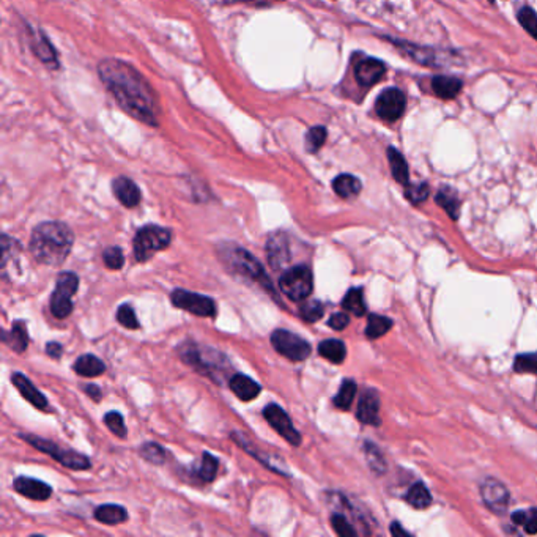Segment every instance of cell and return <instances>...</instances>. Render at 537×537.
<instances>
[{
  "mask_svg": "<svg viewBox=\"0 0 537 537\" xmlns=\"http://www.w3.org/2000/svg\"><path fill=\"white\" fill-rule=\"evenodd\" d=\"M98 73L104 85L117 99V103L128 114L147 125H156V98L153 88L147 84L142 74L135 72L131 65L115 60V58H108L99 63Z\"/></svg>",
  "mask_w": 537,
  "mask_h": 537,
  "instance_id": "1",
  "label": "cell"
},
{
  "mask_svg": "<svg viewBox=\"0 0 537 537\" xmlns=\"http://www.w3.org/2000/svg\"><path fill=\"white\" fill-rule=\"evenodd\" d=\"M73 243L74 235L67 224L57 221L41 222L32 232L31 252L37 262L58 267L67 261Z\"/></svg>",
  "mask_w": 537,
  "mask_h": 537,
  "instance_id": "2",
  "label": "cell"
},
{
  "mask_svg": "<svg viewBox=\"0 0 537 537\" xmlns=\"http://www.w3.org/2000/svg\"><path fill=\"white\" fill-rule=\"evenodd\" d=\"M226 256H224V261H226L227 267L243 277H247L254 282H258L262 284V287H267L268 290H271V282L268 279V276L265 274V270L261 265V262L257 261L252 254L247 252L243 247L235 246L232 249H224Z\"/></svg>",
  "mask_w": 537,
  "mask_h": 537,
  "instance_id": "3",
  "label": "cell"
},
{
  "mask_svg": "<svg viewBox=\"0 0 537 537\" xmlns=\"http://www.w3.org/2000/svg\"><path fill=\"white\" fill-rule=\"evenodd\" d=\"M172 241L167 229L159 226H145L134 237V256L138 262H147L156 252L166 249Z\"/></svg>",
  "mask_w": 537,
  "mask_h": 537,
  "instance_id": "4",
  "label": "cell"
},
{
  "mask_svg": "<svg viewBox=\"0 0 537 537\" xmlns=\"http://www.w3.org/2000/svg\"><path fill=\"white\" fill-rule=\"evenodd\" d=\"M22 440L27 441L28 445H32L33 447H37L40 452H44L51 456L54 460H57L58 463H62L63 466H67L69 470H88L92 466L90 458L85 457L84 454L65 449V447L57 446L56 443H52L49 440L40 438V436L35 435H21Z\"/></svg>",
  "mask_w": 537,
  "mask_h": 537,
  "instance_id": "5",
  "label": "cell"
},
{
  "mask_svg": "<svg viewBox=\"0 0 537 537\" xmlns=\"http://www.w3.org/2000/svg\"><path fill=\"white\" fill-rule=\"evenodd\" d=\"M281 292L293 301H304L309 298L314 288V277L312 271L306 265H298L282 273L279 279Z\"/></svg>",
  "mask_w": 537,
  "mask_h": 537,
  "instance_id": "6",
  "label": "cell"
},
{
  "mask_svg": "<svg viewBox=\"0 0 537 537\" xmlns=\"http://www.w3.org/2000/svg\"><path fill=\"white\" fill-rule=\"evenodd\" d=\"M79 288V277L72 271L62 273L57 279L54 293L51 295V312L56 318H65L72 314L73 301L72 297Z\"/></svg>",
  "mask_w": 537,
  "mask_h": 537,
  "instance_id": "7",
  "label": "cell"
},
{
  "mask_svg": "<svg viewBox=\"0 0 537 537\" xmlns=\"http://www.w3.org/2000/svg\"><path fill=\"white\" fill-rule=\"evenodd\" d=\"M271 345H273V348L279 355L290 359L293 363L304 361V359L311 356L312 352L308 340L287 331V329H276V331L271 334Z\"/></svg>",
  "mask_w": 537,
  "mask_h": 537,
  "instance_id": "8",
  "label": "cell"
},
{
  "mask_svg": "<svg viewBox=\"0 0 537 537\" xmlns=\"http://www.w3.org/2000/svg\"><path fill=\"white\" fill-rule=\"evenodd\" d=\"M181 358L186 364L192 365L194 369H197L199 372H202L204 375H211L215 380V372H220L224 365H226V359H216V356H220V353L216 350H204V347H197L194 344H188L186 347H183L181 350Z\"/></svg>",
  "mask_w": 537,
  "mask_h": 537,
  "instance_id": "9",
  "label": "cell"
},
{
  "mask_svg": "<svg viewBox=\"0 0 537 537\" xmlns=\"http://www.w3.org/2000/svg\"><path fill=\"white\" fill-rule=\"evenodd\" d=\"M170 299H172V304L175 308L191 312L194 315L215 317L216 314L215 301L208 297H205V295H199V293H192L186 290H174Z\"/></svg>",
  "mask_w": 537,
  "mask_h": 537,
  "instance_id": "10",
  "label": "cell"
},
{
  "mask_svg": "<svg viewBox=\"0 0 537 537\" xmlns=\"http://www.w3.org/2000/svg\"><path fill=\"white\" fill-rule=\"evenodd\" d=\"M263 416L268 421L270 426L273 427L276 432L279 433L287 443H290L292 446H299L301 445V435H299V432L293 427L292 419L288 418L287 413L282 410L279 405L270 404V405L265 406Z\"/></svg>",
  "mask_w": 537,
  "mask_h": 537,
  "instance_id": "11",
  "label": "cell"
},
{
  "mask_svg": "<svg viewBox=\"0 0 537 537\" xmlns=\"http://www.w3.org/2000/svg\"><path fill=\"white\" fill-rule=\"evenodd\" d=\"M406 106V97L399 88H388L377 99L375 110L383 120L394 122L404 114Z\"/></svg>",
  "mask_w": 537,
  "mask_h": 537,
  "instance_id": "12",
  "label": "cell"
},
{
  "mask_svg": "<svg viewBox=\"0 0 537 537\" xmlns=\"http://www.w3.org/2000/svg\"><path fill=\"white\" fill-rule=\"evenodd\" d=\"M481 495L486 506L495 513H503L509 507V492L497 479H486L481 486Z\"/></svg>",
  "mask_w": 537,
  "mask_h": 537,
  "instance_id": "13",
  "label": "cell"
},
{
  "mask_svg": "<svg viewBox=\"0 0 537 537\" xmlns=\"http://www.w3.org/2000/svg\"><path fill=\"white\" fill-rule=\"evenodd\" d=\"M267 254L268 262L273 270H282L290 262L292 254L290 247H288V240L286 233L277 232L271 235L267 241Z\"/></svg>",
  "mask_w": 537,
  "mask_h": 537,
  "instance_id": "14",
  "label": "cell"
},
{
  "mask_svg": "<svg viewBox=\"0 0 537 537\" xmlns=\"http://www.w3.org/2000/svg\"><path fill=\"white\" fill-rule=\"evenodd\" d=\"M385 73H386L385 63L372 57L363 58V60L355 67V78L358 81V84L363 87L375 85L377 82H380L383 79Z\"/></svg>",
  "mask_w": 537,
  "mask_h": 537,
  "instance_id": "15",
  "label": "cell"
},
{
  "mask_svg": "<svg viewBox=\"0 0 537 537\" xmlns=\"http://www.w3.org/2000/svg\"><path fill=\"white\" fill-rule=\"evenodd\" d=\"M11 381L16 386L19 394L24 397L28 404H32L35 408L43 410V411H49V404L48 399L41 394L37 388L32 385V381L24 377L22 374H13L11 375Z\"/></svg>",
  "mask_w": 537,
  "mask_h": 537,
  "instance_id": "16",
  "label": "cell"
},
{
  "mask_svg": "<svg viewBox=\"0 0 537 537\" xmlns=\"http://www.w3.org/2000/svg\"><path fill=\"white\" fill-rule=\"evenodd\" d=\"M13 487L22 497L33 501H46L49 499L52 495V488L48 484L32 479V477H17Z\"/></svg>",
  "mask_w": 537,
  "mask_h": 537,
  "instance_id": "17",
  "label": "cell"
},
{
  "mask_svg": "<svg viewBox=\"0 0 537 537\" xmlns=\"http://www.w3.org/2000/svg\"><path fill=\"white\" fill-rule=\"evenodd\" d=\"M356 416L363 424L379 426L380 424V400L374 391H365L358 404Z\"/></svg>",
  "mask_w": 537,
  "mask_h": 537,
  "instance_id": "18",
  "label": "cell"
},
{
  "mask_svg": "<svg viewBox=\"0 0 537 537\" xmlns=\"http://www.w3.org/2000/svg\"><path fill=\"white\" fill-rule=\"evenodd\" d=\"M112 191L119 199V202L125 205L126 208H134L140 202V191L138 185L126 176H119V179L112 181Z\"/></svg>",
  "mask_w": 537,
  "mask_h": 537,
  "instance_id": "19",
  "label": "cell"
},
{
  "mask_svg": "<svg viewBox=\"0 0 537 537\" xmlns=\"http://www.w3.org/2000/svg\"><path fill=\"white\" fill-rule=\"evenodd\" d=\"M229 386L232 389V393L237 395L240 400H243V402L254 400L262 391V388L257 381H254L249 377L243 374H235L232 379H230Z\"/></svg>",
  "mask_w": 537,
  "mask_h": 537,
  "instance_id": "20",
  "label": "cell"
},
{
  "mask_svg": "<svg viewBox=\"0 0 537 537\" xmlns=\"http://www.w3.org/2000/svg\"><path fill=\"white\" fill-rule=\"evenodd\" d=\"M462 81L457 78H451V76H436L432 81V88L436 97L443 99H452L456 98L460 90H462Z\"/></svg>",
  "mask_w": 537,
  "mask_h": 537,
  "instance_id": "21",
  "label": "cell"
},
{
  "mask_svg": "<svg viewBox=\"0 0 537 537\" xmlns=\"http://www.w3.org/2000/svg\"><path fill=\"white\" fill-rule=\"evenodd\" d=\"M2 339H3L5 344L11 348V350H15L17 353L24 352L28 345L26 322H21V320L15 322V324L10 329V333H3Z\"/></svg>",
  "mask_w": 537,
  "mask_h": 537,
  "instance_id": "22",
  "label": "cell"
},
{
  "mask_svg": "<svg viewBox=\"0 0 537 537\" xmlns=\"http://www.w3.org/2000/svg\"><path fill=\"white\" fill-rule=\"evenodd\" d=\"M73 369L81 377H98L104 374L106 365L95 355H82L76 359Z\"/></svg>",
  "mask_w": 537,
  "mask_h": 537,
  "instance_id": "23",
  "label": "cell"
},
{
  "mask_svg": "<svg viewBox=\"0 0 537 537\" xmlns=\"http://www.w3.org/2000/svg\"><path fill=\"white\" fill-rule=\"evenodd\" d=\"M333 190L342 199H352L361 192V181L353 175L342 174L334 179Z\"/></svg>",
  "mask_w": 537,
  "mask_h": 537,
  "instance_id": "24",
  "label": "cell"
},
{
  "mask_svg": "<svg viewBox=\"0 0 537 537\" xmlns=\"http://www.w3.org/2000/svg\"><path fill=\"white\" fill-rule=\"evenodd\" d=\"M95 518L104 524H119L128 520V512L119 504H104L97 507Z\"/></svg>",
  "mask_w": 537,
  "mask_h": 537,
  "instance_id": "25",
  "label": "cell"
},
{
  "mask_svg": "<svg viewBox=\"0 0 537 537\" xmlns=\"http://www.w3.org/2000/svg\"><path fill=\"white\" fill-rule=\"evenodd\" d=\"M388 159H389V166H391V172L395 181L402 183V185H408V164H406L405 158L402 156V153L395 149H389L388 150Z\"/></svg>",
  "mask_w": 537,
  "mask_h": 537,
  "instance_id": "26",
  "label": "cell"
},
{
  "mask_svg": "<svg viewBox=\"0 0 537 537\" xmlns=\"http://www.w3.org/2000/svg\"><path fill=\"white\" fill-rule=\"evenodd\" d=\"M318 353H320V356H323L324 359H328V361L340 364L347 356V348L344 342L338 339H328L323 340L322 344L318 345Z\"/></svg>",
  "mask_w": 537,
  "mask_h": 537,
  "instance_id": "27",
  "label": "cell"
},
{
  "mask_svg": "<svg viewBox=\"0 0 537 537\" xmlns=\"http://www.w3.org/2000/svg\"><path fill=\"white\" fill-rule=\"evenodd\" d=\"M217 473V458L211 456L210 452H204L202 460L197 465V468L194 470V474H196L202 482H211L215 481Z\"/></svg>",
  "mask_w": 537,
  "mask_h": 537,
  "instance_id": "28",
  "label": "cell"
},
{
  "mask_svg": "<svg viewBox=\"0 0 537 537\" xmlns=\"http://www.w3.org/2000/svg\"><path fill=\"white\" fill-rule=\"evenodd\" d=\"M406 501L413 507H416V509H426V507L432 504V495H430L424 484H415L410 488V492L406 493Z\"/></svg>",
  "mask_w": 537,
  "mask_h": 537,
  "instance_id": "29",
  "label": "cell"
},
{
  "mask_svg": "<svg viewBox=\"0 0 537 537\" xmlns=\"http://www.w3.org/2000/svg\"><path fill=\"white\" fill-rule=\"evenodd\" d=\"M342 306H344L345 311L352 312L353 315H356V317L364 315L365 314V303H364L361 288H352V290L345 295L344 301H342Z\"/></svg>",
  "mask_w": 537,
  "mask_h": 537,
  "instance_id": "30",
  "label": "cell"
},
{
  "mask_svg": "<svg viewBox=\"0 0 537 537\" xmlns=\"http://www.w3.org/2000/svg\"><path fill=\"white\" fill-rule=\"evenodd\" d=\"M393 327V322L389 318L383 315H370L367 322V328H365V336L369 339H379L381 336H385Z\"/></svg>",
  "mask_w": 537,
  "mask_h": 537,
  "instance_id": "31",
  "label": "cell"
},
{
  "mask_svg": "<svg viewBox=\"0 0 537 537\" xmlns=\"http://www.w3.org/2000/svg\"><path fill=\"white\" fill-rule=\"evenodd\" d=\"M356 395V383L352 380H345L342 383L339 393L334 397V405L340 410H348L353 404V399Z\"/></svg>",
  "mask_w": 537,
  "mask_h": 537,
  "instance_id": "32",
  "label": "cell"
},
{
  "mask_svg": "<svg viewBox=\"0 0 537 537\" xmlns=\"http://www.w3.org/2000/svg\"><path fill=\"white\" fill-rule=\"evenodd\" d=\"M512 520L518 527H522L528 534L537 533V509L528 511H517L512 515Z\"/></svg>",
  "mask_w": 537,
  "mask_h": 537,
  "instance_id": "33",
  "label": "cell"
},
{
  "mask_svg": "<svg viewBox=\"0 0 537 537\" xmlns=\"http://www.w3.org/2000/svg\"><path fill=\"white\" fill-rule=\"evenodd\" d=\"M323 312H324L323 304L317 299H304V303L301 304V308H299L301 318H303V320H306V322H309V323L320 320V318L323 317Z\"/></svg>",
  "mask_w": 537,
  "mask_h": 537,
  "instance_id": "34",
  "label": "cell"
},
{
  "mask_svg": "<svg viewBox=\"0 0 537 537\" xmlns=\"http://www.w3.org/2000/svg\"><path fill=\"white\" fill-rule=\"evenodd\" d=\"M436 202H438L443 208H445L447 213L451 215L452 220H457L458 217V210H460V202L456 196V192L452 190H441L436 196Z\"/></svg>",
  "mask_w": 537,
  "mask_h": 537,
  "instance_id": "35",
  "label": "cell"
},
{
  "mask_svg": "<svg viewBox=\"0 0 537 537\" xmlns=\"http://www.w3.org/2000/svg\"><path fill=\"white\" fill-rule=\"evenodd\" d=\"M327 129L324 126H314L309 129V133L306 134V149L311 153H315L322 149V145L327 140Z\"/></svg>",
  "mask_w": 537,
  "mask_h": 537,
  "instance_id": "36",
  "label": "cell"
},
{
  "mask_svg": "<svg viewBox=\"0 0 537 537\" xmlns=\"http://www.w3.org/2000/svg\"><path fill=\"white\" fill-rule=\"evenodd\" d=\"M104 424L108 426L112 433L119 436V438H126L128 430L125 426V421H123V416L117 411H109L108 415L104 416Z\"/></svg>",
  "mask_w": 537,
  "mask_h": 537,
  "instance_id": "37",
  "label": "cell"
},
{
  "mask_svg": "<svg viewBox=\"0 0 537 537\" xmlns=\"http://www.w3.org/2000/svg\"><path fill=\"white\" fill-rule=\"evenodd\" d=\"M103 261L109 270H120L125 263V256L119 246H109L103 252Z\"/></svg>",
  "mask_w": 537,
  "mask_h": 537,
  "instance_id": "38",
  "label": "cell"
},
{
  "mask_svg": "<svg viewBox=\"0 0 537 537\" xmlns=\"http://www.w3.org/2000/svg\"><path fill=\"white\" fill-rule=\"evenodd\" d=\"M140 456L151 463L161 465L164 463V460H166V451L159 445H156V443H147V445L140 447Z\"/></svg>",
  "mask_w": 537,
  "mask_h": 537,
  "instance_id": "39",
  "label": "cell"
},
{
  "mask_svg": "<svg viewBox=\"0 0 537 537\" xmlns=\"http://www.w3.org/2000/svg\"><path fill=\"white\" fill-rule=\"evenodd\" d=\"M518 22L531 37L537 40V15L534 13V10H531L529 7L522 8L518 11Z\"/></svg>",
  "mask_w": 537,
  "mask_h": 537,
  "instance_id": "40",
  "label": "cell"
},
{
  "mask_svg": "<svg viewBox=\"0 0 537 537\" xmlns=\"http://www.w3.org/2000/svg\"><path fill=\"white\" fill-rule=\"evenodd\" d=\"M513 369L518 374H536L537 375V353H529V355L517 356Z\"/></svg>",
  "mask_w": 537,
  "mask_h": 537,
  "instance_id": "41",
  "label": "cell"
},
{
  "mask_svg": "<svg viewBox=\"0 0 537 537\" xmlns=\"http://www.w3.org/2000/svg\"><path fill=\"white\" fill-rule=\"evenodd\" d=\"M117 320H119L122 327H125L126 329H138L139 328L138 317H135L131 306H128V304L120 306L119 311H117Z\"/></svg>",
  "mask_w": 537,
  "mask_h": 537,
  "instance_id": "42",
  "label": "cell"
},
{
  "mask_svg": "<svg viewBox=\"0 0 537 537\" xmlns=\"http://www.w3.org/2000/svg\"><path fill=\"white\" fill-rule=\"evenodd\" d=\"M331 524L336 533H338L340 537H355L358 534L356 529L353 528L352 524L348 523L347 518L344 515H340V513H334L331 517Z\"/></svg>",
  "mask_w": 537,
  "mask_h": 537,
  "instance_id": "43",
  "label": "cell"
},
{
  "mask_svg": "<svg viewBox=\"0 0 537 537\" xmlns=\"http://www.w3.org/2000/svg\"><path fill=\"white\" fill-rule=\"evenodd\" d=\"M429 186L427 183H419V185H406V192L405 196L408 200H411L413 204H421L429 197Z\"/></svg>",
  "mask_w": 537,
  "mask_h": 537,
  "instance_id": "44",
  "label": "cell"
},
{
  "mask_svg": "<svg viewBox=\"0 0 537 537\" xmlns=\"http://www.w3.org/2000/svg\"><path fill=\"white\" fill-rule=\"evenodd\" d=\"M348 323H350V318H348L347 314H344V312H338V314L331 315V318H329V328L336 329V331H342V329L348 327Z\"/></svg>",
  "mask_w": 537,
  "mask_h": 537,
  "instance_id": "45",
  "label": "cell"
},
{
  "mask_svg": "<svg viewBox=\"0 0 537 537\" xmlns=\"http://www.w3.org/2000/svg\"><path fill=\"white\" fill-rule=\"evenodd\" d=\"M377 452H379V451H377V447H374V446L367 447V457L370 460V468L375 470L377 473H383V471L386 470V465L383 463V462H380V460H379V462H377V457H375Z\"/></svg>",
  "mask_w": 537,
  "mask_h": 537,
  "instance_id": "46",
  "label": "cell"
},
{
  "mask_svg": "<svg viewBox=\"0 0 537 537\" xmlns=\"http://www.w3.org/2000/svg\"><path fill=\"white\" fill-rule=\"evenodd\" d=\"M46 353H48L51 358L58 359V358L62 356L63 348H62L60 344H57V342H49V344L46 345Z\"/></svg>",
  "mask_w": 537,
  "mask_h": 537,
  "instance_id": "47",
  "label": "cell"
},
{
  "mask_svg": "<svg viewBox=\"0 0 537 537\" xmlns=\"http://www.w3.org/2000/svg\"><path fill=\"white\" fill-rule=\"evenodd\" d=\"M85 393L90 394L93 400H99V397H101V391H99V388L95 385H87Z\"/></svg>",
  "mask_w": 537,
  "mask_h": 537,
  "instance_id": "48",
  "label": "cell"
},
{
  "mask_svg": "<svg viewBox=\"0 0 537 537\" xmlns=\"http://www.w3.org/2000/svg\"><path fill=\"white\" fill-rule=\"evenodd\" d=\"M391 533H393L394 536H405V537H408V536H410L408 531H405V529L400 528L397 523H394L393 527H391Z\"/></svg>",
  "mask_w": 537,
  "mask_h": 537,
  "instance_id": "49",
  "label": "cell"
},
{
  "mask_svg": "<svg viewBox=\"0 0 537 537\" xmlns=\"http://www.w3.org/2000/svg\"><path fill=\"white\" fill-rule=\"evenodd\" d=\"M241 2H249V3H268V2H273V0H241ZM274 2H277V0H274Z\"/></svg>",
  "mask_w": 537,
  "mask_h": 537,
  "instance_id": "50",
  "label": "cell"
}]
</instances>
